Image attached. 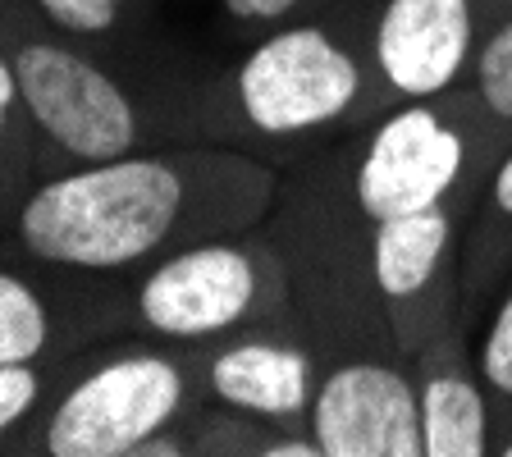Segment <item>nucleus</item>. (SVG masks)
<instances>
[{"label":"nucleus","mask_w":512,"mask_h":457,"mask_svg":"<svg viewBox=\"0 0 512 457\" xmlns=\"http://www.w3.org/2000/svg\"><path fill=\"white\" fill-rule=\"evenodd\" d=\"M279 174L224 142H160L42 179L0 229V247L133 279L179 247L256 229Z\"/></svg>","instance_id":"f257e3e1"},{"label":"nucleus","mask_w":512,"mask_h":457,"mask_svg":"<svg viewBox=\"0 0 512 457\" xmlns=\"http://www.w3.org/2000/svg\"><path fill=\"white\" fill-rule=\"evenodd\" d=\"M371 19L375 0H348L224 51L197 92L192 138L238 147L275 170L357 138L394 106Z\"/></svg>","instance_id":"f03ea898"},{"label":"nucleus","mask_w":512,"mask_h":457,"mask_svg":"<svg viewBox=\"0 0 512 457\" xmlns=\"http://www.w3.org/2000/svg\"><path fill=\"white\" fill-rule=\"evenodd\" d=\"M261 229L284 266L293 325L320 366L403 357L375 288V224L352 188L348 142L288 165Z\"/></svg>","instance_id":"7ed1b4c3"},{"label":"nucleus","mask_w":512,"mask_h":457,"mask_svg":"<svg viewBox=\"0 0 512 457\" xmlns=\"http://www.w3.org/2000/svg\"><path fill=\"white\" fill-rule=\"evenodd\" d=\"M0 46L10 55L23 106L42 138L46 179L160 142H197L192 110L206 78L170 83L133 74L51 32L23 0L0 5Z\"/></svg>","instance_id":"20e7f679"},{"label":"nucleus","mask_w":512,"mask_h":457,"mask_svg":"<svg viewBox=\"0 0 512 457\" xmlns=\"http://www.w3.org/2000/svg\"><path fill=\"white\" fill-rule=\"evenodd\" d=\"M197 403V343L124 334L78 352L69 380L14 430L0 457H138Z\"/></svg>","instance_id":"39448f33"},{"label":"nucleus","mask_w":512,"mask_h":457,"mask_svg":"<svg viewBox=\"0 0 512 457\" xmlns=\"http://www.w3.org/2000/svg\"><path fill=\"white\" fill-rule=\"evenodd\" d=\"M508 142L512 133L480 106L471 83L394 101L348 138L352 188L371 224L435 206H458L471 220V206Z\"/></svg>","instance_id":"423d86ee"},{"label":"nucleus","mask_w":512,"mask_h":457,"mask_svg":"<svg viewBox=\"0 0 512 457\" xmlns=\"http://www.w3.org/2000/svg\"><path fill=\"white\" fill-rule=\"evenodd\" d=\"M133 334L165 343H211L247 325L293 320L288 279L266 229L206 238L160 256L128 279Z\"/></svg>","instance_id":"0eeeda50"},{"label":"nucleus","mask_w":512,"mask_h":457,"mask_svg":"<svg viewBox=\"0 0 512 457\" xmlns=\"http://www.w3.org/2000/svg\"><path fill=\"white\" fill-rule=\"evenodd\" d=\"M133 334L128 279L0 247V366L64 362Z\"/></svg>","instance_id":"6e6552de"},{"label":"nucleus","mask_w":512,"mask_h":457,"mask_svg":"<svg viewBox=\"0 0 512 457\" xmlns=\"http://www.w3.org/2000/svg\"><path fill=\"white\" fill-rule=\"evenodd\" d=\"M462 229H467V211L458 206H435V211L375 224V288L403 357H412L453 320L467 316Z\"/></svg>","instance_id":"1a4fd4ad"},{"label":"nucleus","mask_w":512,"mask_h":457,"mask_svg":"<svg viewBox=\"0 0 512 457\" xmlns=\"http://www.w3.org/2000/svg\"><path fill=\"white\" fill-rule=\"evenodd\" d=\"M512 0H375V60L394 101L462 87Z\"/></svg>","instance_id":"9d476101"},{"label":"nucleus","mask_w":512,"mask_h":457,"mask_svg":"<svg viewBox=\"0 0 512 457\" xmlns=\"http://www.w3.org/2000/svg\"><path fill=\"white\" fill-rule=\"evenodd\" d=\"M320 357L293 320L247 325L224 339L197 343V389L202 403L252 416L275 430L307 426Z\"/></svg>","instance_id":"9b49d317"},{"label":"nucleus","mask_w":512,"mask_h":457,"mask_svg":"<svg viewBox=\"0 0 512 457\" xmlns=\"http://www.w3.org/2000/svg\"><path fill=\"white\" fill-rule=\"evenodd\" d=\"M307 430L325 457H426L407 357H348L320 366Z\"/></svg>","instance_id":"f8f14e48"},{"label":"nucleus","mask_w":512,"mask_h":457,"mask_svg":"<svg viewBox=\"0 0 512 457\" xmlns=\"http://www.w3.org/2000/svg\"><path fill=\"white\" fill-rule=\"evenodd\" d=\"M51 32L124 64L133 74L197 83L220 60V46L192 42L170 0H23Z\"/></svg>","instance_id":"ddd939ff"},{"label":"nucleus","mask_w":512,"mask_h":457,"mask_svg":"<svg viewBox=\"0 0 512 457\" xmlns=\"http://www.w3.org/2000/svg\"><path fill=\"white\" fill-rule=\"evenodd\" d=\"M426 457H494V403L480 380L471 320H453L412 357Z\"/></svg>","instance_id":"4468645a"},{"label":"nucleus","mask_w":512,"mask_h":457,"mask_svg":"<svg viewBox=\"0 0 512 457\" xmlns=\"http://www.w3.org/2000/svg\"><path fill=\"white\" fill-rule=\"evenodd\" d=\"M512 275V142L494 160L490 179L480 188L471 220L462 229V302L467 320L485 311V302L499 293V284Z\"/></svg>","instance_id":"2eb2a0df"},{"label":"nucleus","mask_w":512,"mask_h":457,"mask_svg":"<svg viewBox=\"0 0 512 457\" xmlns=\"http://www.w3.org/2000/svg\"><path fill=\"white\" fill-rule=\"evenodd\" d=\"M42 179H46L42 138H37V124H32L28 106H23L10 55L0 46V229L10 224L19 202Z\"/></svg>","instance_id":"dca6fc26"},{"label":"nucleus","mask_w":512,"mask_h":457,"mask_svg":"<svg viewBox=\"0 0 512 457\" xmlns=\"http://www.w3.org/2000/svg\"><path fill=\"white\" fill-rule=\"evenodd\" d=\"M471 348H476L480 380L490 389L494 421L512 412V275L499 284L485 311L471 325Z\"/></svg>","instance_id":"f3484780"},{"label":"nucleus","mask_w":512,"mask_h":457,"mask_svg":"<svg viewBox=\"0 0 512 457\" xmlns=\"http://www.w3.org/2000/svg\"><path fill=\"white\" fill-rule=\"evenodd\" d=\"M334 5H348V0H206V14H211V28L224 42V51H234L275 28L334 10Z\"/></svg>","instance_id":"a211bd4d"},{"label":"nucleus","mask_w":512,"mask_h":457,"mask_svg":"<svg viewBox=\"0 0 512 457\" xmlns=\"http://www.w3.org/2000/svg\"><path fill=\"white\" fill-rule=\"evenodd\" d=\"M74 357L42 362V366H0V448L10 444V435L23 421H32V416L51 403V394L69 380V371H74Z\"/></svg>","instance_id":"6ab92c4d"},{"label":"nucleus","mask_w":512,"mask_h":457,"mask_svg":"<svg viewBox=\"0 0 512 457\" xmlns=\"http://www.w3.org/2000/svg\"><path fill=\"white\" fill-rule=\"evenodd\" d=\"M467 83L480 96V106L512 133V14L490 32V42L480 46Z\"/></svg>","instance_id":"aec40b11"},{"label":"nucleus","mask_w":512,"mask_h":457,"mask_svg":"<svg viewBox=\"0 0 512 457\" xmlns=\"http://www.w3.org/2000/svg\"><path fill=\"white\" fill-rule=\"evenodd\" d=\"M494 457H512V412L494 421Z\"/></svg>","instance_id":"412c9836"},{"label":"nucleus","mask_w":512,"mask_h":457,"mask_svg":"<svg viewBox=\"0 0 512 457\" xmlns=\"http://www.w3.org/2000/svg\"><path fill=\"white\" fill-rule=\"evenodd\" d=\"M174 10H179V5H206V0H170Z\"/></svg>","instance_id":"4be33fe9"},{"label":"nucleus","mask_w":512,"mask_h":457,"mask_svg":"<svg viewBox=\"0 0 512 457\" xmlns=\"http://www.w3.org/2000/svg\"><path fill=\"white\" fill-rule=\"evenodd\" d=\"M0 5H5V0H0Z\"/></svg>","instance_id":"5701e85b"}]
</instances>
